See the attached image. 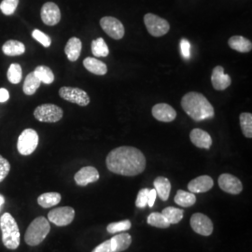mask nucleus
<instances>
[{"label":"nucleus","mask_w":252,"mask_h":252,"mask_svg":"<svg viewBox=\"0 0 252 252\" xmlns=\"http://www.w3.org/2000/svg\"><path fill=\"white\" fill-rule=\"evenodd\" d=\"M106 163L108 170L114 174L133 177L144 171L146 158L138 149L123 146L108 153Z\"/></svg>","instance_id":"f257e3e1"},{"label":"nucleus","mask_w":252,"mask_h":252,"mask_svg":"<svg viewBox=\"0 0 252 252\" xmlns=\"http://www.w3.org/2000/svg\"><path fill=\"white\" fill-rule=\"evenodd\" d=\"M181 107L186 114L195 122L212 119L215 115L214 108L207 97L196 92L186 94L181 99Z\"/></svg>","instance_id":"f03ea898"},{"label":"nucleus","mask_w":252,"mask_h":252,"mask_svg":"<svg viewBox=\"0 0 252 252\" xmlns=\"http://www.w3.org/2000/svg\"><path fill=\"white\" fill-rule=\"evenodd\" d=\"M2 241L9 250H16L20 245V230L14 218L9 213H4L0 218Z\"/></svg>","instance_id":"7ed1b4c3"},{"label":"nucleus","mask_w":252,"mask_h":252,"mask_svg":"<svg viewBox=\"0 0 252 252\" xmlns=\"http://www.w3.org/2000/svg\"><path fill=\"white\" fill-rule=\"evenodd\" d=\"M51 226L44 217H37L27 228L25 235L26 243L29 246H37L41 243L50 233Z\"/></svg>","instance_id":"20e7f679"},{"label":"nucleus","mask_w":252,"mask_h":252,"mask_svg":"<svg viewBox=\"0 0 252 252\" xmlns=\"http://www.w3.org/2000/svg\"><path fill=\"white\" fill-rule=\"evenodd\" d=\"M38 145V135L34 129H26L19 136L17 150L19 153L27 156L36 151Z\"/></svg>","instance_id":"39448f33"},{"label":"nucleus","mask_w":252,"mask_h":252,"mask_svg":"<svg viewBox=\"0 0 252 252\" xmlns=\"http://www.w3.org/2000/svg\"><path fill=\"white\" fill-rule=\"evenodd\" d=\"M63 109L54 104H43L34 111V116L42 123H56L63 118Z\"/></svg>","instance_id":"423d86ee"},{"label":"nucleus","mask_w":252,"mask_h":252,"mask_svg":"<svg viewBox=\"0 0 252 252\" xmlns=\"http://www.w3.org/2000/svg\"><path fill=\"white\" fill-rule=\"evenodd\" d=\"M144 23L148 32L153 36H164L170 29L169 23L165 19L153 13H147L145 15Z\"/></svg>","instance_id":"0eeeda50"},{"label":"nucleus","mask_w":252,"mask_h":252,"mask_svg":"<svg viewBox=\"0 0 252 252\" xmlns=\"http://www.w3.org/2000/svg\"><path fill=\"white\" fill-rule=\"evenodd\" d=\"M59 95L68 102L85 107L90 103V97L85 91L75 87L64 86L59 90Z\"/></svg>","instance_id":"6e6552de"},{"label":"nucleus","mask_w":252,"mask_h":252,"mask_svg":"<svg viewBox=\"0 0 252 252\" xmlns=\"http://www.w3.org/2000/svg\"><path fill=\"white\" fill-rule=\"evenodd\" d=\"M75 218V210L72 207H62L54 208L48 214V219L56 226L70 224Z\"/></svg>","instance_id":"1a4fd4ad"},{"label":"nucleus","mask_w":252,"mask_h":252,"mask_svg":"<svg viewBox=\"0 0 252 252\" xmlns=\"http://www.w3.org/2000/svg\"><path fill=\"white\" fill-rule=\"evenodd\" d=\"M100 26L106 34L113 39H122L125 36V27L117 18L105 16L100 20Z\"/></svg>","instance_id":"9d476101"},{"label":"nucleus","mask_w":252,"mask_h":252,"mask_svg":"<svg viewBox=\"0 0 252 252\" xmlns=\"http://www.w3.org/2000/svg\"><path fill=\"white\" fill-rule=\"evenodd\" d=\"M190 226L196 234L208 236L213 232V223L208 217L202 213H195L190 218Z\"/></svg>","instance_id":"9b49d317"},{"label":"nucleus","mask_w":252,"mask_h":252,"mask_svg":"<svg viewBox=\"0 0 252 252\" xmlns=\"http://www.w3.org/2000/svg\"><path fill=\"white\" fill-rule=\"evenodd\" d=\"M40 16L45 25L54 27L61 20V11L59 7L54 2H47L41 8Z\"/></svg>","instance_id":"f8f14e48"},{"label":"nucleus","mask_w":252,"mask_h":252,"mask_svg":"<svg viewBox=\"0 0 252 252\" xmlns=\"http://www.w3.org/2000/svg\"><path fill=\"white\" fill-rule=\"evenodd\" d=\"M218 182L220 189L230 194H239L243 189L242 182L231 174L220 175Z\"/></svg>","instance_id":"ddd939ff"},{"label":"nucleus","mask_w":252,"mask_h":252,"mask_svg":"<svg viewBox=\"0 0 252 252\" xmlns=\"http://www.w3.org/2000/svg\"><path fill=\"white\" fill-rule=\"evenodd\" d=\"M74 180L77 185L84 187L99 180V173L94 166H85L75 174Z\"/></svg>","instance_id":"4468645a"},{"label":"nucleus","mask_w":252,"mask_h":252,"mask_svg":"<svg viewBox=\"0 0 252 252\" xmlns=\"http://www.w3.org/2000/svg\"><path fill=\"white\" fill-rule=\"evenodd\" d=\"M211 82L215 90L223 91L231 85L232 80L229 75L224 73V68L222 66L217 65L212 71Z\"/></svg>","instance_id":"2eb2a0df"},{"label":"nucleus","mask_w":252,"mask_h":252,"mask_svg":"<svg viewBox=\"0 0 252 252\" xmlns=\"http://www.w3.org/2000/svg\"><path fill=\"white\" fill-rule=\"evenodd\" d=\"M152 112L153 117L162 123H171L177 117L176 110L170 105L165 103L155 105Z\"/></svg>","instance_id":"dca6fc26"},{"label":"nucleus","mask_w":252,"mask_h":252,"mask_svg":"<svg viewBox=\"0 0 252 252\" xmlns=\"http://www.w3.org/2000/svg\"><path fill=\"white\" fill-rule=\"evenodd\" d=\"M213 185H214L213 180L209 176L204 175L189 182L188 189L189 191L192 193H202V192H207L209 189H212Z\"/></svg>","instance_id":"f3484780"},{"label":"nucleus","mask_w":252,"mask_h":252,"mask_svg":"<svg viewBox=\"0 0 252 252\" xmlns=\"http://www.w3.org/2000/svg\"><path fill=\"white\" fill-rule=\"evenodd\" d=\"M189 138L192 144L200 149L209 150L212 145V138L210 135L206 131L199 128H195L190 132Z\"/></svg>","instance_id":"a211bd4d"},{"label":"nucleus","mask_w":252,"mask_h":252,"mask_svg":"<svg viewBox=\"0 0 252 252\" xmlns=\"http://www.w3.org/2000/svg\"><path fill=\"white\" fill-rule=\"evenodd\" d=\"M81 49L82 43L81 39L78 37H71L64 47V53L67 56V59L71 62L77 61L81 55Z\"/></svg>","instance_id":"6ab92c4d"},{"label":"nucleus","mask_w":252,"mask_h":252,"mask_svg":"<svg viewBox=\"0 0 252 252\" xmlns=\"http://www.w3.org/2000/svg\"><path fill=\"white\" fill-rule=\"evenodd\" d=\"M83 65L89 72L98 76H103L108 72L107 64L94 57L85 58L83 61Z\"/></svg>","instance_id":"aec40b11"},{"label":"nucleus","mask_w":252,"mask_h":252,"mask_svg":"<svg viewBox=\"0 0 252 252\" xmlns=\"http://www.w3.org/2000/svg\"><path fill=\"white\" fill-rule=\"evenodd\" d=\"M153 185L157 194L162 201L168 200L171 190V183L168 179L164 177H158L154 180Z\"/></svg>","instance_id":"412c9836"},{"label":"nucleus","mask_w":252,"mask_h":252,"mask_svg":"<svg viewBox=\"0 0 252 252\" xmlns=\"http://www.w3.org/2000/svg\"><path fill=\"white\" fill-rule=\"evenodd\" d=\"M110 243L113 252H122L126 251L132 243V237L129 234L123 233L110 238Z\"/></svg>","instance_id":"4be33fe9"},{"label":"nucleus","mask_w":252,"mask_h":252,"mask_svg":"<svg viewBox=\"0 0 252 252\" xmlns=\"http://www.w3.org/2000/svg\"><path fill=\"white\" fill-rule=\"evenodd\" d=\"M228 44L231 49L239 53H250L252 50V43L251 40L242 36H232Z\"/></svg>","instance_id":"5701e85b"},{"label":"nucleus","mask_w":252,"mask_h":252,"mask_svg":"<svg viewBox=\"0 0 252 252\" xmlns=\"http://www.w3.org/2000/svg\"><path fill=\"white\" fill-rule=\"evenodd\" d=\"M2 51L4 54L8 56H18L25 54L26 52V46L18 40H8L4 43L2 47Z\"/></svg>","instance_id":"b1692460"},{"label":"nucleus","mask_w":252,"mask_h":252,"mask_svg":"<svg viewBox=\"0 0 252 252\" xmlns=\"http://www.w3.org/2000/svg\"><path fill=\"white\" fill-rule=\"evenodd\" d=\"M175 203L182 207H189L193 206L196 202V197L194 193L190 191H185L183 189H179L175 196Z\"/></svg>","instance_id":"393cba45"},{"label":"nucleus","mask_w":252,"mask_h":252,"mask_svg":"<svg viewBox=\"0 0 252 252\" xmlns=\"http://www.w3.org/2000/svg\"><path fill=\"white\" fill-rule=\"evenodd\" d=\"M61 194L58 192H45L38 196L37 204L41 207L49 208L58 205L61 202Z\"/></svg>","instance_id":"a878e982"},{"label":"nucleus","mask_w":252,"mask_h":252,"mask_svg":"<svg viewBox=\"0 0 252 252\" xmlns=\"http://www.w3.org/2000/svg\"><path fill=\"white\" fill-rule=\"evenodd\" d=\"M41 81L36 77L34 72L29 73L24 82L23 90L27 95H32L36 93V90L39 88Z\"/></svg>","instance_id":"bb28decb"},{"label":"nucleus","mask_w":252,"mask_h":252,"mask_svg":"<svg viewBox=\"0 0 252 252\" xmlns=\"http://www.w3.org/2000/svg\"><path fill=\"white\" fill-rule=\"evenodd\" d=\"M162 214L170 224H177L183 219L184 211L180 208L168 207L162 210Z\"/></svg>","instance_id":"cd10ccee"},{"label":"nucleus","mask_w":252,"mask_h":252,"mask_svg":"<svg viewBox=\"0 0 252 252\" xmlns=\"http://www.w3.org/2000/svg\"><path fill=\"white\" fill-rule=\"evenodd\" d=\"M33 72L39 81L45 84H52L54 82V72L46 65H38Z\"/></svg>","instance_id":"c85d7f7f"},{"label":"nucleus","mask_w":252,"mask_h":252,"mask_svg":"<svg viewBox=\"0 0 252 252\" xmlns=\"http://www.w3.org/2000/svg\"><path fill=\"white\" fill-rule=\"evenodd\" d=\"M92 53L96 57H106L109 54L108 45L104 38L98 37L92 41Z\"/></svg>","instance_id":"c756f323"},{"label":"nucleus","mask_w":252,"mask_h":252,"mask_svg":"<svg viewBox=\"0 0 252 252\" xmlns=\"http://www.w3.org/2000/svg\"><path fill=\"white\" fill-rule=\"evenodd\" d=\"M240 120V127L242 129L244 135L248 138L252 137V114L244 112L239 116Z\"/></svg>","instance_id":"7c9ffc66"},{"label":"nucleus","mask_w":252,"mask_h":252,"mask_svg":"<svg viewBox=\"0 0 252 252\" xmlns=\"http://www.w3.org/2000/svg\"><path fill=\"white\" fill-rule=\"evenodd\" d=\"M148 223L153 227L162 228V229H166L170 226V223L165 219V217L163 216L162 213H158V212H153L148 217Z\"/></svg>","instance_id":"2f4dec72"},{"label":"nucleus","mask_w":252,"mask_h":252,"mask_svg":"<svg viewBox=\"0 0 252 252\" xmlns=\"http://www.w3.org/2000/svg\"><path fill=\"white\" fill-rule=\"evenodd\" d=\"M22 76L23 71L21 65L19 63H11L7 73V77L9 82L12 84H18L22 81Z\"/></svg>","instance_id":"473e14b6"},{"label":"nucleus","mask_w":252,"mask_h":252,"mask_svg":"<svg viewBox=\"0 0 252 252\" xmlns=\"http://www.w3.org/2000/svg\"><path fill=\"white\" fill-rule=\"evenodd\" d=\"M131 226H132L131 221L129 220H126L112 222V223L108 224V227H107V231L109 234H117V233L126 232L131 228Z\"/></svg>","instance_id":"72a5a7b5"},{"label":"nucleus","mask_w":252,"mask_h":252,"mask_svg":"<svg viewBox=\"0 0 252 252\" xmlns=\"http://www.w3.org/2000/svg\"><path fill=\"white\" fill-rule=\"evenodd\" d=\"M19 0H3L0 3V9L5 15H12L18 7Z\"/></svg>","instance_id":"f704fd0d"},{"label":"nucleus","mask_w":252,"mask_h":252,"mask_svg":"<svg viewBox=\"0 0 252 252\" xmlns=\"http://www.w3.org/2000/svg\"><path fill=\"white\" fill-rule=\"evenodd\" d=\"M32 36L36 39V41H38L40 44L42 46H44L45 48L50 47L52 44V39L51 37L44 34L43 32H41L40 30L38 29H35L33 32H32Z\"/></svg>","instance_id":"c9c22d12"},{"label":"nucleus","mask_w":252,"mask_h":252,"mask_svg":"<svg viewBox=\"0 0 252 252\" xmlns=\"http://www.w3.org/2000/svg\"><path fill=\"white\" fill-rule=\"evenodd\" d=\"M149 192L150 189H141L139 190L137 197L135 200V206L139 208H144L148 205V201H149Z\"/></svg>","instance_id":"e433bc0d"},{"label":"nucleus","mask_w":252,"mask_h":252,"mask_svg":"<svg viewBox=\"0 0 252 252\" xmlns=\"http://www.w3.org/2000/svg\"><path fill=\"white\" fill-rule=\"evenodd\" d=\"M9 170H10V164L9 161L3 158L2 155H0V183L9 175Z\"/></svg>","instance_id":"4c0bfd02"},{"label":"nucleus","mask_w":252,"mask_h":252,"mask_svg":"<svg viewBox=\"0 0 252 252\" xmlns=\"http://www.w3.org/2000/svg\"><path fill=\"white\" fill-rule=\"evenodd\" d=\"M180 51H181V54L185 59L189 58V56H190V44H189V40H187L186 38H182L180 40Z\"/></svg>","instance_id":"58836bf2"},{"label":"nucleus","mask_w":252,"mask_h":252,"mask_svg":"<svg viewBox=\"0 0 252 252\" xmlns=\"http://www.w3.org/2000/svg\"><path fill=\"white\" fill-rule=\"evenodd\" d=\"M92 252H113L111 243H110V239L106 240L105 242L98 245L95 249H94L92 251Z\"/></svg>","instance_id":"ea45409f"},{"label":"nucleus","mask_w":252,"mask_h":252,"mask_svg":"<svg viewBox=\"0 0 252 252\" xmlns=\"http://www.w3.org/2000/svg\"><path fill=\"white\" fill-rule=\"evenodd\" d=\"M156 196H157V192L155 189H150L149 192V201H148V206L150 207H153L156 200Z\"/></svg>","instance_id":"a19ab883"},{"label":"nucleus","mask_w":252,"mask_h":252,"mask_svg":"<svg viewBox=\"0 0 252 252\" xmlns=\"http://www.w3.org/2000/svg\"><path fill=\"white\" fill-rule=\"evenodd\" d=\"M9 98V91L5 88H0V103H4Z\"/></svg>","instance_id":"79ce46f5"},{"label":"nucleus","mask_w":252,"mask_h":252,"mask_svg":"<svg viewBox=\"0 0 252 252\" xmlns=\"http://www.w3.org/2000/svg\"><path fill=\"white\" fill-rule=\"evenodd\" d=\"M4 203H5V198L3 195L0 194V209H1V207L4 205Z\"/></svg>","instance_id":"37998d69"}]
</instances>
